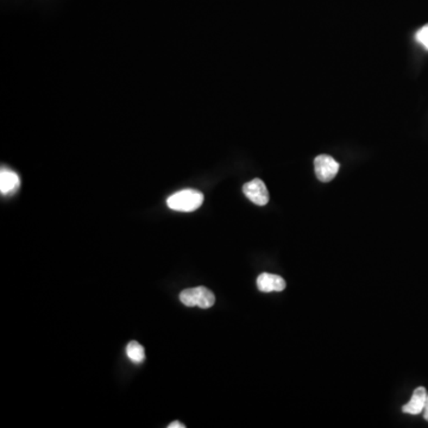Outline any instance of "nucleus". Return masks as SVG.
<instances>
[{
    "label": "nucleus",
    "mask_w": 428,
    "mask_h": 428,
    "mask_svg": "<svg viewBox=\"0 0 428 428\" xmlns=\"http://www.w3.org/2000/svg\"><path fill=\"white\" fill-rule=\"evenodd\" d=\"M204 202V194L195 190H180L167 200L170 210L178 212H193L198 210Z\"/></svg>",
    "instance_id": "nucleus-1"
},
{
    "label": "nucleus",
    "mask_w": 428,
    "mask_h": 428,
    "mask_svg": "<svg viewBox=\"0 0 428 428\" xmlns=\"http://www.w3.org/2000/svg\"><path fill=\"white\" fill-rule=\"evenodd\" d=\"M180 301L188 307L210 308L215 303V296L206 287L190 288L181 291Z\"/></svg>",
    "instance_id": "nucleus-2"
},
{
    "label": "nucleus",
    "mask_w": 428,
    "mask_h": 428,
    "mask_svg": "<svg viewBox=\"0 0 428 428\" xmlns=\"http://www.w3.org/2000/svg\"><path fill=\"white\" fill-rule=\"evenodd\" d=\"M339 163L328 155H319L314 160V169L316 178L321 182H330L339 171Z\"/></svg>",
    "instance_id": "nucleus-3"
},
{
    "label": "nucleus",
    "mask_w": 428,
    "mask_h": 428,
    "mask_svg": "<svg viewBox=\"0 0 428 428\" xmlns=\"http://www.w3.org/2000/svg\"><path fill=\"white\" fill-rule=\"evenodd\" d=\"M243 192L251 202H254V205L264 206L269 202V192H268L267 186L259 178H254L252 181L245 183L243 186Z\"/></svg>",
    "instance_id": "nucleus-4"
},
{
    "label": "nucleus",
    "mask_w": 428,
    "mask_h": 428,
    "mask_svg": "<svg viewBox=\"0 0 428 428\" xmlns=\"http://www.w3.org/2000/svg\"><path fill=\"white\" fill-rule=\"evenodd\" d=\"M257 287L263 293L282 291L286 288V281L279 275L263 273L257 277Z\"/></svg>",
    "instance_id": "nucleus-5"
},
{
    "label": "nucleus",
    "mask_w": 428,
    "mask_h": 428,
    "mask_svg": "<svg viewBox=\"0 0 428 428\" xmlns=\"http://www.w3.org/2000/svg\"><path fill=\"white\" fill-rule=\"evenodd\" d=\"M428 392L425 387H418L413 392L412 399L408 404L402 407V412L411 415H418L424 412L425 404L427 400Z\"/></svg>",
    "instance_id": "nucleus-6"
},
{
    "label": "nucleus",
    "mask_w": 428,
    "mask_h": 428,
    "mask_svg": "<svg viewBox=\"0 0 428 428\" xmlns=\"http://www.w3.org/2000/svg\"><path fill=\"white\" fill-rule=\"evenodd\" d=\"M20 178L13 170L1 168L0 171V190L1 194L8 195L13 193L20 187Z\"/></svg>",
    "instance_id": "nucleus-7"
},
{
    "label": "nucleus",
    "mask_w": 428,
    "mask_h": 428,
    "mask_svg": "<svg viewBox=\"0 0 428 428\" xmlns=\"http://www.w3.org/2000/svg\"><path fill=\"white\" fill-rule=\"evenodd\" d=\"M126 355L129 360L135 364H141L146 360V351L138 342H131L126 346Z\"/></svg>",
    "instance_id": "nucleus-8"
},
{
    "label": "nucleus",
    "mask_w": 428,
    "mask_h": 428,
    "mask_svg": "<svg viewBox=\"0 0 428 428\" xmlns=\"http://www.w3.org/2000/svg\"><path fill=\"white\" fill-rule=\"evenodd\" d=\"M415 38L425 49L428 50V24L425 25L420 30H418Z\"/></svg>",
    "instance_id": "nucleus-9"
},
{
    "label": "nucleus",
    "mask_w": 428,
    "mask_h": 428,
    "mask_svg": "<svg viewBox=\"0 0 428 428\" xmlns=\"http://www.w3.org/2000/svg\"><path fill=\"white\" fill-rule=\"evenodd\" d=\"M186 426L185 425L181 424V422H178V421H174V422H171V424L168 426V428H185Z\"/></svg>",
    "instance_id": "nucleus-10"
},
{
    "label": "nucleus",
    "mask_w": 428,
    "mask_h": 428,
    "mask_svg": "<svg viewBox=\"0 0 428 428\" xmlns=\"http://www.w3.org/2000/svg\"><path fill=\"white\" fill-rule=\"evenodd\" d=\"M424 418H425V420L428 421V395H427V400H426V404H425V408H424Z\"/></svg>",
    "instance_id": "nucleus-11"
}]
</instances>
